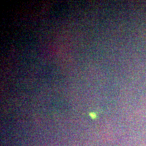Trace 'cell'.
I'll list each match as a JSON object with an SVG mask.
<instances>
[{
    "instance_id": "1",
    "label": "cell",
    "mask_w": 146,
    "mask_h": 146,
    "mask_svg": "<svg viewBox=\"0 0 146 146\" xmlns=\"http://www.w3.org/2000/svg\"><path fill=\"white\" fill-rule=\"evenodd\" d=\"M90 115H91V116H92V117H93V118L96 117V114H92V113H91Z\"/></svg>"
}]
</instances>
